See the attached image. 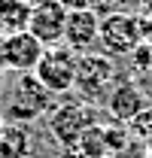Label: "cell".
<instances>
[{
  "instance_id": "ffe728a7",
  "label": "cell",
  "mask_w": 152,
  "mask_h": 158,
  "mask_svg": "<svg viewBox=\"0 0 152 158\" xmlns=\"http://www.w3.org/2000/svg\"><path fill=\"white\" fill-rule=\"evenodd\" d=\"M3 128H6V116L0 113V131H3Z\"/></svg>"
},
{
  "instance_id": "52a82bcc",
  "label": "cell",
  "mask_w": 152,
  "mask_h": 158,
  "mask_svg": "<svg viewBox=\"0 0 152 158\" xmlns=\"http://www.w3.org/2000/svg\"><path fill=\"white\" fill-rule=\"evenodd\" d=\"M103 106H107V116L113 118V122H119V125H131L134 118L149 106V98H146V91H143L137 82L125 79V82H116V85H113V91L107 94Z\"/></svg>"
},
{
  "instance_id": "7a4b0ae2",
  "label": "cell",
  "mask_w": 152,
  "mask_h": 158,
  "mask_svg": "<svg viewBox=\"0 0 152 158\" xmlns=\"http://www.w3.org/2000/svg\"><path fill=\"white\" fill-rule=\"evenodd\" d=\"M46 125L52 131V137L58 140V146H64L67 152L82 140V134L88 128L97 125V110L91 103L82 100H67V103H55L46 113Z\"/></svg>"
},
{
  "instance_id": "3957f363",
  "label": "cell",
  "mask_w": 152,
  "mask_h": 158,
  "mask_svg": "<svg viewBox=\"0 0 152 158\" xmlns=\"http://www.w3.org/2000/svg\"><path fill=\"white\" fill-rule=\"evenodd\" d=\"M55 94L46 91V85L40 82L34 73H19L15 79V88H12V98L6 106V118L15 122V125H27V122H37L40 116H46L55 103Z\"/></svg>"
},
{
  "instance_id": "ba28073f",
  "label": "cell",
  "mask_w": 152,
  "mask_h": 158,
  "mask_svg": "<svg viewBox=\"0 0 152 158\" xmlns=\"http://www.w3.org/2000/svg\"><path fill=\"white\" fill-rule=\"evenodd\" d=\"M64 24H67V9L58 3V0H46L31 6V21H27V31L49 49L64 43Z\"/></svg>"
},
{
  "instance_id": "30bf717a",
  "label": "cell",
  "mask_w": 152,
  "mask_h": 158,
  "mask_svg": "<svg viewBox=\"0 0 152 158\" xmlns=\"http://www.w3.org/2000/svg\"><path fill=\"white\" fill-rule=\"evenodd\" d=\"M31 149H34V140L27 125L9 122L0 131V158H31Z\"/></svg>"
},
{
  "instance_id": "5bb4252c",
  "label": "cell",
  "mask_w": 152,
  "mask_h": 158,
  "mask_svg": "<svg viewBox=\"0 0 152 158\" xmlns=\"http://www.w3.org/2000/svg\"><path fill=\"white\" fill-rule=\"evenodd\" d=\"M128 61H131V70L137 76H149L152 73V46L149 43H140L137 49H131Z\"/></svg>"
},
{
  "instance_id": "d6986e66",
  "label": "cell",
  "mask_w": 152,
  "mask_h": 158,
  "mask_svg": "<svg viewBox=\"0 0 152 158\" xmlns=\"http://www.w3.org/2000/svg\"><path fill=\"white\" fill-rule=\"evenodd\" d=\"M6 73H9V70L0 64V98H3V91H6Z\"/></svg>"
},
{
  "instance_id": "ac0fdd59",
  "label": "cell",
  "mask_w": 152,
  "mask_h": 158,
  "mask_svg": "<svg viewBox=\"0 0 152 158\" xmlns=\"http://www.w3.org/2000/svg\"><path fill=\"white\" fill-rule=\"evenodd\" d=\"M64 9H95L100 0H58Z\"/></svg>"
},
{
  "instance_id": "6da1fadb",
  "label": "cell",
  "mask_w": 152,
  "mask_h": 158,
  "mask_svg": "<svg viewBox=\"0 0 152 158\" xmlns=\"http://www.w3.org/2000/svg\"><path fill=\"white\" fill-rule=\"evenodd\" d=\"M116 85V61L103 52H82L76 61L73 91L82 103H103Z\"/></svg>"
},
{
  "instance_id": "603a6c76",
  "label": "cell",
  "mask_w": 152,
  "mask_h": 158,
  "mask_svg": "<svg viewBox=\"0 0 152 158\" xmlns=\"http://www.w3.org/2000/svg\"><path fill=\"white\" fill-rule=\"evenodd\" d=\"M3 40H6V34H3V31H0V49H3Z\"/></svg>"
},
{
  "instance_id": "e0dca14e",
  "label": "cell",
  "mask_w": 152,
  "mask_h": 158,
  "mask_svg": "<svg viewBox=\"0 0 152 158\" xmlns=\"http://www.w3.org/2000/svg\"><path fill=\"white\" fill-rule=\"evenodd\" d=\"M100 3H110L113 9H119V12H134L143 0H100Z\"/></svg>"
},
{
  "instance_id": "8fae6325",
  "label": "cell",
  "mask_w": 152,
  "mask_h": 158,
  "mask_svg": "<svg viewBox=\"0 0 152 158\" xmlns=\"http://www.w3.org/2000/svg\"><path fill=\"white\" fill-rule=\"evenodd\" d=\"M27 21H31V3L27 0H0V31L3 34L27 31Z\"/></svg>"
},
{
  "instance_id": "8992f818",
  "label": "cell",
  "mask_w": 152,
  "mask_h": 158,
  "mask_svg": "<svg viewBox=\"0 0 152 158\" xmlns=\"http://www.w3.org/2000/svg\"><path fill=\"white\" fill-rule=\"evenodd\" d=\"M46 52V46L40 43L31 31H19V34H6L3 49H0V64L12 73H34Z\"/></svg>"
},
{
  "instance_id": "9a60e30c",
  "label": "cell",
  "mask_w": 152,
  "mask_h": 158,
  "mask_svg": "<svg viewBox=\"0 0 152 158\" xmlns=\"http://www.w3.org/2000/svg\"><path fill=\"white\" fill-rule=\"evenodd\" d=\"M110 158H146V146H140V143H131V146H125V149L113 152Z\"/></svg>"
},
{
  "instance_id": "9c48e42d",
  "label": "cell",
  "mask_w": 152,
  "mask_h": 158,
  "mask_svg": "<svg viewBox=\"0 0 152 158\" xmlns=\"http://www.w3.org/2000/svg\"><path fill=\"white\" fill-rule=\"evenodd\" d=\"M97 27H100V15L95 9H67L64 46L73 49L76 55L91 52V46H97Z\"/></svg>"
},
{
  "instance_id": "7c38bea8",
  "label": "cell",
  "mask_w": 152,
  "mask_h": 158,
  "mask_svg": "<svg viewBox=\"0 0 152 158\" xmlns=\"http://www.w3.org/2000/svg\"><path fill=\"white\" fill-rule=\"evenodd\" d=\"M70 152H73V158H110V149H107V140H103V128H100V122L82 134V140L76 143Z\"/></svg>"
},
{
  "instance_id": "5b68a950",
  "label": "cell",
  "mask_w": 152,
  "mask_h": 158,
  "mask_svg": "<svg viewBox=\"0 0 152 158\" xmlns=\"http://www.w3.org/2000/svg\"><path fill=\"white\" fill-rule=\"evenodd\" d=\"M76 61H79V55H76L73 49H67L64 43L49 46V49L43 52L40 64L34 67V76L46 85V91H49V94L64 98V94H70V91H73Z\"/></svg>"
},
{
  "instance_id": "2e32d148",
  "label": "cell",
  "mask_w": 152,
  "mask_h": 158,
  "mask_svg": "<svg viewBox=\"0 0 152 158\" xmlns=\"http://www.w3.org/2000/svg\"><path fill=\"white\" fill-rule=\"evenodd\" d=\"M140 43L152 46V12H140Z\"/></svg>"
},
{
  "instance_id": "7402d4cb",
  "label": "cell",
  "mask_w": 152,
  "mask_h": 158,
  "mask_svg": "<svg viewBox=\"0 0 152 158\" xmlns=\"http://www.w3.org/2000/svg\"><path fill=\"white\" fill-rule=\"evenodd\" d=\"M27 3H31V6H37V3H46V0H27Z\"/></svg>"
},
{
  "instance_id": "4fadbf2b",
  "label": "cell",
  "mask_w": 152,
  "mask_h": 158,
  "mask_svg": "<svg viewBox=\"0 0 152 158\" xmlns=\"http://www.w3.org/2000/svg\"><path fill=\"white\" fill-rule=\"evenodd\" d=\"M128 134H131V140L140 143V146H149L152 143V103L128 125Z\"/></svg>"
},
{
  "instance_id": "277c9868",
  "label": "cell",
  "mask_w": 152,
  "mask_h": 158,
  "mask_svg": "<svg viewBox=\"0 0 152 158\" xmlns=\"http://www.w3.org/2000/svg\"><path fill=\"white\" fill-rule=\"evenodd\" d=\"M97 43L100 52L119 58V55H131V49L140 46V12H107L100 15V27H97Z\"/></svg>"
},
{
  "instance_id": "44dd1931",
  "label": "cell",
  "mask_w": 152,
  "mask_h": 158,
  "mask_svg": "<svg viewBox=\"0 0 152 158\" xmlns=\"http://www.w3.org/2000/svg\"><path fill=\"white\" fill-rule=\"evenodd\" d=\"M146 158H152V143H149V146H146Z\"/></svg>"
}]
</instances>
